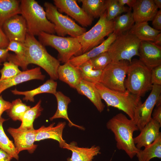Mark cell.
<instances>
[{
    "instance_id": "cell-1",
    "label": "cell",
    "mask_w": 161,
    "mask_h": 161,
    "mask_svg": "<svg viewBox=\"0 0 161 161\" xmlns=\"http://www.w3.org/2000/svg\"><path fill=\"white\" fill-rule=\"evenodd\" d=\"M106 126L114 134L117 148L124 151L131 159L133 158L139 150L133 140L134 132L139 130L133 120L120 113L110 119Z\"/></svg>"
},
{
    "instance_id": "cell-2",
    "label": "cell",
    "mask_w": 161,
    "mask_h": 161,
    "mask_svg": "<svg viewBox=\"0 0 161 161\" xmlns=\"http://www.w3.org/2000/svg\"><path fill=\"white\" fill-rule=\"evenodd\" d=\"M20 14L25 19L28 32L33 36L41 32L54 34V25L47 18L45 10L34 0H21Z\"/></svg>"
},
{
    "instance_id": "cell-3",
    "label": "cell",
    "mask_w": 161,
    "mask_h": 161,
    "mask_svg": "<svg viewBox=\"0 0 161 161\" xmlns=\"http://www.w3.org/2000/svg\"><path fill=\"white\" fill-rule=\"evenodd\" d=\"M27 48L26 55L28 64H34L41 67L48 74L51 79H58V69L60 62L49 54L45 46L35 36L27 33L24 42Z\"/></svg>"
},
{
    "instance_id": "cell-4",
    "label": "cell",
    "mask_w": 161,
    "mask_h": 161,
    "mask_svg": "<svg viewBox=\"0 0 161 161\" xmlns=\"http://www.w3.org/2000/svg\"><path fill=\"white\" fill-rule=\"evenodd\" d=\"M151 73V70L139 60L133 59L129 63L127 78L125 80L126 90L140 97L143 96L152 88Z\"/></svg>"
},
{
    "instance_id": "cell-5",
    "label": "cell",
    "mask_w": 161,
    "mask_h": 161,
    "mask_svg": "<svg viewBox=\"0 0 161 161\" xmlns=\"http://www.w3.org/2000/svg\"><path fill=\"white\" fill-rule=\"evenodd\" d=\"M102 99L108 106H112L126 113L133 119L135 110L142 102L141 97L133 95L126 90L122 92L112 90L100 83L95 84Z\"/></svg>"
},
{
    "instance_id": "cell-6",
    "label": "cell",
    "mask_w": 161,
    "mask_h": 161,
    "mask_svg": "<svg viewBox=\"0 0 161 161\" xmlns=\"http://www.w3.org/2000/svg\"><path fill=\"white\" fill-rule=\"evenodd\" d=\"M38 38L44 46L51 47L58 51V59L62 63L68 62L74 56L82 54L81 46L77 38L61 37L41 32Z\"/></svg>"
},
{
    "instance_id": "cell-7",
    "label": "cell",
    "mask_w": 161,
    "mask_h": 161,
    "mask_svg": "<svg viewBox=\"0 0 161 161\" xmlns=\"http://www.w3.org/2000/svg\"><path fill=\"white\" fill-rule=\"evenodd\" d=\"M46 17L55 26V33L58 36L64 37L69 35L78 38L86 31L84 27L80 26L67 16L58 11L52 4L46 2L44 3Z\"/></svg>"
},
{
    "instance_id": "cell-8",
    "label": "cell",
    "mask_w": 161,
    "mask_h": 161,
    "mask_svg": "<svg viewBox=\"0 0 161 161\" xmlns=\"http://www.w3.org/2000/svg\"><path fill=\"white\" fill-rule=\"evenodd\" d=\"M141 41L127 32L117 35L107 52L113 61L126 60L131 62L134 56H139Z\"/></svg>"
},
{
    "instance_id": "cell-9",
    "label": "cell",
    "mask_w": 161,
    "mask_h": 161,
    "mask_svg": "<svg viewBox=\"0 0 161 161\" xmlns=\"http://www.w3.org/2000/svg\"><path fill=\"white\" fill-rule=\"evenodd\" d=\"M113 20L107 19L106 11L91 29L77 38L81 46L82 54L101 43L105 37L113 32Z\"/></svg>"
},
{
    "instance_id": "cell-10",
    "label": "cell",
    "mask_w": 161,
    "mask_h": 161,
    "mask_svg": "<svg viewBox=\"0 0 161 161\" xmlns=\"http://www.w3.org/2000/svg\"><path fill=\"white\" fill-rule=\"evenodd\" d=\"M129 63L126 60L112 61L103 70L99 83L112 90L125 92V78Z\"/></svg>"
},
{
    "instance_id": "cell-11",
    "label": "cell",
    "mask_w": 161,
    "mask_h": 161,
    "mask_svg": "<svg viewBox=\"0 0 161 161\" xmlns=\"http://www.w3.org/2000/svg\"><path fill=\"white\" fill-rule=\"evenodd\" d=\"M151 90L145 101L139 106L135 112L133 120L140 131L152 118L154 108L161 95V85L154 84Z\"/></svg>"
},
{
    "instance_id": "cell-12",
    "label": "cell",
    "mask_w": 161,
    "mask_h": 161,
    "mask_svg": "<svg viewBox=\"0 0 161 161\" xmlns=\"http://www.w3.org/2000/svg\"><path fill=\"white\" fill-rule=\"evenodd\" d=\"M54 5L60 13H64L82 26H90L94 19L89 16L78 5L75 0H54Z\"/></svg>"
},
{
    "instance_id": "cell-13",
    "label": "cell",
    "mask_w": 161,
    "mask_h": 161,
    "mask_svg": "<svg viewBox=\"0 0 161 161\" xmlns=\"http://www.w3.org/2000/svg\"><path fill=\"white\" fill-rule=\"evenodd\" d=\"M8 132L13 137L14 145L18 154L23 150L33 153L37 145L34 144L36 137V130L21 129L9 127Z\"/></svg>"
},
{
    "instance_id": "cell-14",
    "label": "cell",
    "mask_w": 161,
    "mask_h": 161,
    "mask_svg": "<svg viewBox=\"0 0 161 161\" xmlns=\"http://www.w3.org/2000/svg\"><path fill=\"white\" fill-rule=\"evenodd\" d=\"M1 28L9 41L24 42L28 30L26 21L22 15L17 14L11 17Z\"/></svg>"
},
{
    "instance_id": "cell-15",
    "label": "cell",
    "mask_w": 161,
    "mask_h": 161,
    "mask_svg": "<svg viewBox=\"0 0 161 161\" xmlns=\"http://www.w3.org/2000/svg\"><path fill=\"white\" fill-rule=\"evenodd\" d=\"M139 60L150 69L161 65V47L149 41H141Z\"/></svg>"
},
{
    "instance_id": "cell-16",
    "label": "cell",
    "mask_w": 161,
    "mask_h": 161,
    "mask_svg": "<svg viewBox=\"0 0 161 161\" xmlns=\"http://www.w3.org/2000/svg\"><path fill=\"white\" fill-rule=\"evenodd\" d=\"M161 125L152 118L140 131V134L133 138L134 143L137 148L141 149L153 142L161 135L160 128Z\"/></svg>"
},
{
    "instance_id": "cell-17",
    "label": "cell",
    "mask_w": 161,
    "mask_h": 161,
    "mask_svg": "<svg viewBox=\"0 0 161 161\" xmlns=\"http://www.w3.org/2000/svg\"><path fill=\"white\" fill-rule=\"evenodd\" d=\"M55 123L48 126H42L36 130L35 141H38L46 139H52L57 141L61 148H65L67 145L62 137L63 132L66 123L65 122H59L56 126Z\"/></svg>"
},
{
    "instance_id": "cell-18",
    "label": "cell",
    "mask_w": 161,
    "mask_h": 161,
    "mask_svg": "<svg viewBox=\"0 0 161 161\" xmlns=\"http://www.w3.org/2000/svg\"><path fill=\"white\" fill-rule=\"evenodd\" d=\"M132 8L135 23L152 21L158 11L153 0H136Z\"/></svg>"
},
{
    "instance_id": "cell-19",
    "label": "cell",
    "mask_w": 161,
    "mask_h": 161,
    "mask_svg": "<svg viewBox=\"0 0 161 161\" xmlns=\"http://www.w3.org/2000/svg\"><path fill=\"white\" fill-rule=\"evenodd\" d=\"M45 78L39 67L21 71L12 78L0 82V95L4 90L13 86L33 79L43 80Z\"/></svg>"
},
{
    "instance_id": "cell-20",
    "label": "cell",
    "mask_w": 161,
    "mask_h": 161,
    "mask_svg": "<svg viewBox=\"0 0 161 161\" xmlns=\"http://www.w3.org/2000/svg\"><path fill=\"white\" fill-rule=\"evenodd\" d=\"M117 36L113 32L99 45L94 47L85 53L73 57L69 62L73 65L78 67L83 63L102 52L107 51Z\"/></svg>"
},
{
    "instance_id": "cell-21",
    "label": "cell",
    "mask_w": 161,
    "mask_h": 161,
    "mask_svg": "<svg viewBox=\"0 0 161 161\" xmlns=\"http://www.w3.org/2000/svg\"><path fill=\"white\" fill-rule=\"evenodd\" d=\"M57 72L58 79L74 89L83 79L78 67L73 65L69 61L60 65Z\"/></svg>"
},
{
    "instance_id": "cell-22",
    "label": "cell",
    "mask_w": 161,
    "mask_h": 161,
    "mask_svg": "<svg viewBox=\"0 0 161 161\" xmlns=\"http://www.w3.org/2000/svg\"><path fill=\"white\" fill-rule=\"evenodd\" d=\"M65 149L72 152L71 157L67 161H92L94 157L100 153V148L93 145L90 148L80 147L74 142L68 144Z\"/></svg>"
},
{
    "instance_id": "cell-23",
    "label": "cell",
    "mask_w": 161,
    "mask_h": 161,
    "mask_svg": "<svg viewBox=\"0 0 161 161\" xmlns=\"http://www.w3.org/2000/svg\"><path fill=\"white\" fill-rule=\"evenodd\" d=\"M75 89L78 93L89 99L99 112H101L103 111L105 106L95 83L82 79Z\"/></svg>"
},
{
    "instance_id": "cell-24",
    "label": "cell",
    "mask_w": 161,
    "mask_h": 161,
    "mask_svg": "<svg viewBox=\"0 0 161 161\" xmlns=\"http://www.w3.org/2000/svg\"><path fill=\"white\" fill-rule=\"evenodd\" d=\"M7 49L14 52L15 55L10 54L7 60L10 61L20 66L24 70H27L28 64L26 55L27 48L24 43L10 41Z\"/></svg>"
},
{
    "instance_id": "cell-25",
    "label": "cell",
    "mask_w": 161,
    "mask_h": 161,
    "mask_svg": "<svg viewBox=\"0 0 161 161\" xmlns=\"http://www.w3.org/2000/svg\"><path fill=\"white\" fill-rule=\"evenodd\" d=\"M57 82L50 79L46 81L44 83L38 88L31 90L26 91H20L16 89L11 90L12 92L15 95H22L24 96V100L30 101L34 102V97L38 94L42 93H49L55 95L57 91Z\"/></svg>"
},
{
    "instance_id": "cell-26",
    "label": "cell",
    "mask_w": 161,
    "mask_h": 161,
    "mask_svg": "<svg viewBox=\"0 0 161 161\" xmlns=\"http://www.w3.org/2000/svg\"><path fill=\"white\" fill-rule=\"evenodd\" d=\"M54 95L57 100L58 106L55 113L50 118V120L52 121L54 119L59 118H63L68 121L69 126H75L83 130L84 128L83 127L73 123L69 117L67 109L69 104L71 102L70 98L60 91L57 92Z\"/></svg>"
},
{
    "instance_id": "cell-27",
    "label": "cell",
    "mask_w": 161,
    "mask_h": 161,
    "mask_svg": "<svg viewBox=\"0 0 161 161\" xmlns=\"http://www.w3.org/2000/svg\"><path fill=\"white\" fill-rule=\"evenodd\" d=\"M129 32L136 36L141 41L153 42L161 31L150 26L148 22H144L135 23Z\"/></svg>"
},
{
    "instance_id": "cell-28",
    "label": "cell",
    "mask_w": 161,
    "mask_h": 161,
    "mask_svg": "<svg viewBox=\"0 0 161 161\" xmlns=\"http://www.w3.org/2000/svg\"><path fill=\"white\" fill-rule=\"evenodd\" d=\"M82 8L89 16L94 19L100 17L106 11L107 0H80Z\"/></svg>"
},
{
    "instance_id": "cell-29",
    "label": "cell",
    "mask_w": 161,
    "mask_h": 161,
    "mask_svg": "<svg viewBox=\"0 0 161 161\" xmlns=\"http://www.w3.org/2000/svg\"><path fill=\"white\" fill-rule=\"evenodd\" d=\"M20 1L18 0H0V27L13 16L21 13Z\"/></svg>"
},
{
    "instance_id": "cell-30",
    "label": "cell",
    "mask_w": 161,
    "mask_h": 161,
    "mask_svg": "<svg viewBox=\"0 0 161 161\" xmlns=\"http://www.w3.org/2000/svg\"><path fill=\"white\" fill-rule=\"evenodd\" d=\"M131 8L126 13L120 15L113 20V32L117 35L129 32L135 23Z\"/></svg>"
},
{
    "instance_id": "cell-31",
    "label": "cell",
    "mask_w": 161,
    "mask_h": 161,
    "mask_svg": "<svg viewBox=\"0 0 161 161\" xmlns=\"http://www.w3.org/2000/svg\"><path fill=\"white\" fill-rule=\"evenodd\" d=\"M139 161H149L154 158H161V135L153 142L140 149L136 154Z\"/></svg>"
},
{
    "instance_id": "cell-32",
    "label": "cell",
    "mask_w": 161,
    "mask_h": 161,
    "mask_svg": "<svg viewBox=\"0 0 161 161\" xmlns=\"http://www.w3.org/2000/svg\"><path fill=\"white\" fill-rule=\"evenodd\" d=\"M41 100H40L34 106L30 108L25 112L22 117L21 124L19 128L26 129H34L33 122L40 116L43 109L41 106Z\"/></svg>"
},
{
    "instance_id": "cell-33",
    "label": "cell",
    "mask_w": 161,
    "mask_h": 161,
    "mask_svg": "<svg viewBox=\"0 0 161 161\" xmlns=\"http://www.w3.org/2000/svg\"><path fill=\"white\" fill-rule=\"evenodd\" d=\"M6 120L0 118V148L3 150L12 158L18 160L19 158L18 154L14 144L10 140L4 132L3 124Z\"/></svg>"
},
{
    "instance_id": "cell-34",
    "label": "cell",
    "mask_w": 161,
    "mask_h": 161,
    "mask_svg": "<svg viewBox=\"0 0 161 161\" xmlns=\"http://www.w3.org/2000/svg\"><path fill=\"white\" fill-rule=\"evenodd\" d=\"M78 68L83 79L95 84L99 83L103 70L93 69L90 60L82 64Z\"/></svg>"
},
{
    "instance_id": "cell-35",
    "label": "cell",
    "mask_w": 161,
    "mask_h": 161,
    "mask_svg": "<svg viewBox=\"0 0 161 161\" xmlns=\"http://www.w3.org/2000/svg\"><path fill=\"white\" fill-rule=\"evenodd\" d=\"M11 106L6 111L9 116L13 120L21 121L25 112L31 107L23 103L20 99L13 101Z\"/></svg>"
},
{
    "instance_id": "cell-36",
    "label": "cell",
    "mask_w": 161,
    "mask_h": 161,
    "mask_svg": "<svg viewBox=\"0 0 161 161\" xmlns=\"http://www.w3.org/2000/svg\"><path fill=\"white\" fill-rule=\"evenodd\" d=\"M129 8L121 5L117 0H107V18L109 21L112 20L122 13L128 12Z\"/></svg>"
},
{
    "instance_id": "cell-37",
    "label": "cell",
    "mask_w": 161,
    "mask_h": 161,
    "mask_svg": "<svg viewBox=\"0 0 161 161\" xmlns=\"http://www.w3.org/2000/svg\"><path fill=\"white\" fill-rule=\"evenodd\" d=\"M21 72L18 66L10 61H5L3 66L0 70L1 76L0 82L12 78Z\"/></svg>"
},
{
    "instance_id": "cell-38",
    "label": "cell",
    "mask_w": 161,
    "mask_h": 161,
    "mask_svg": "<svg viewBox=\"0 0 161 161\" xmlns=\"http://www.w3.org/2000/svg\"><path fill=\"white\" fill-rule=\"evenodd\" d=\"M93 69L103 70L112 61L107 51L102 52L90 60Z\"/></svg>"
},
{
    "instance_id": "cell-39",
    "label": "cell",
    "mask_w": 161,
    "mask_h": 161,
    "mask_svg": "<svg viewBox=\"0 0 161 161\" xmlns=\"http://www.w3.org/2000/svg\"><path fill=\"white\" fill-rule=\"evenodd\" d=\"M151 79L153 85H161V65L151 69Z\"/></svg>"
},
{
    "instance_id": "cell-40",
    "label": "cell",
    "mask_w": 161,
    "mask_h": 161,
    "mask_svg": "<svg viewBox=\"0 0 161 161\" xmlns=\"http://www.w3.org/2000/svg\"><path fill=\"white\" fill-rule=\"evenodd\" d=\"M152 21L153 28L156 30H161V10L157 11Z\"/></svg>"
},
{
    "instance_id": "cell-41",
    "label": "cell",
    "mask_w": 161,
    "mask_h": 161,
    "mask_svg": "<svg viewBox=\"0 0 161 161\" xmlns=\"http://www.w3.org/2000/svg\"><path fill=\"white\" fill-rule=\"evenodd\" d=\"M151 117L161 125V104L156 106L152 112Z\"/></svg>"
},
{
    "instance_id": "cell-42",
    "label": "cell",
    "mask_w": 161,
    "mask_h": 161,
    "mask_svg": "<svg viewBox=\"0 0 161 161\" xmlns=\"http://www.w3.org/2000/svg\"><path fill=\"white\" fill-rule=\"evenodd\" d=\"M9 41L2 28L0 27V49L6 48Z\"/></svg>"
},
{
    "instance_id": "cell-43",
    "label": "cell",
    "mask_w": 161,
    "mask_h": 161,
    "mask_svg": "<svg viewBox=\"0 0 161 161\" xmlns=\"http://www.w3.org/2000/svg\"><path fill=\"white\" fill-rule=\"evenodd\" d=\"M11 104V103L4 100L0 95V118L2 113L10 108Z\"/></svg>"
},
{
    "instance_id": "cell-44",
    "label": "cell",
    "mask_w": 161,
    "mask_h": 161,
    "mask_svg": "<svg viewBox=\"0 0 161 161\" xmlns=\"http://www.w3.org/2000/svg\"><path fill=\"white\" fill-rule=\"evenodd\" d=\"M6 48L0 49V62H5L7 60L10 54Z\"/></svg>"
},
{
    "instance_id": "cell-45",
    "label": "cell",
    "mask_w": 161,
    "mask_h": 161,
    "mask_svg": "<svg viewBox=\"0 0 161 161\" xmlns=\"http://www.w3.org/2000/svg\"><path fill=\"white\" fill-rule=\"evenodd\" d=\"M118 3L121 5L127 4L129 8H132L134 5L136 0H117Z\"/></svg>"
},
{
    "instance_id": "cell-46",
    "label": "cell",
    "mask_w": 161,
    "mask_h": 161,
    "mask_svg": "<svg viewBox=\"0 0 161 161\" xmlns=\"http://www.w3.org/2000/svg\"><path fill=\"white\" fill-rule=\"evenodd\" d=\"M12 158L3 150L0 148V160L2 159H10Z\"/></svg>"
},
{
    "instance_id": "cell-47",
    "label": "cell",
    "mask_w": 161,
    "mask_h": 161,
    "mask_svg": "<svg viewBox=\"0 0 161 161\" xmlns=\"http://www.w3.org/2000/svg\"><path fill=\"white\" fill-rule=\"evenodd\" d=\"M155 44L161 47V33H159L155 37L154 41L152 42Z\"/></svg>"
},
{
    "instance_id": "cell-48",
    "label": "cell",
    "mask_w": 161,
    "mask_h": 161,
    "mask_svg": "<svg viewBox=\"0 0 161 161\" xmlns=\"http://www.w3.org/2000/svg\"><path fill=\"white\" fill-rule=\"evenodd\" d=\"M154 4L157 8H161V0H153Z\"/></svg>"
},
{
    "instance_id": "cell-49",
    "label": "cell",
    "mask_w": 161,
    "mask_h": 161,
    "mask_svg": "<svg viewBox=\"0 0 161 161\" xmlns=\"http://www.w3.org/2000/svg\"><path fill=\"white\" fill-rule=\"evenodd\" d=\"M11 159H2L0 160V161H10Z\"/></svg>"
},
{
    "instance_id": "cell-50",
    "label": "cell",
    "mask_w": 161,
    "mask_h": 161,
    "mask_svg": "<svg viewBox=\"0 0 161 161\" xmlns=\"http://www.w3.org/2000/svg\"><path fill=\"white\" fill-rule=\"evenodd\" d=\"M111 160L110 161H111Z\"/></svg>"
},
{
    "instance_id": "cell-51",
    "label": "cell",
    "mask_w": 161,
    "mask_h": 161,
    "mask_svg": "<svg viewBox=\"0 0 161 161\" xmlns=\"http://www.w3.org/2000/svg\"><path fill=\"white\" fill-rule=\"evenodd\" d=\"M1 65V64H0V65Z\"/></svg>"
}]
</instances>
